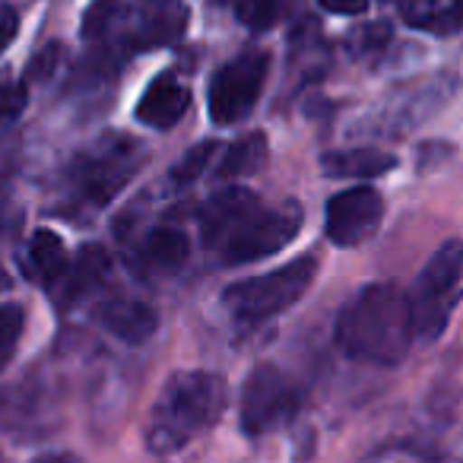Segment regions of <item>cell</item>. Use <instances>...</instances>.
I'll list each match as a JSON object with an SVG mask.
<instances>
[{"mask_svg": "<svg viewBox=\"0 0 463 463\" xmlns=\"http://www.w3.org/2000/svg\"><path fill=\"white\" fill-rule=\"evenodd\" d=\"M387 42H391V26L387 23H365L346 39V52L353 58H372V54L384 52Z\"/></svg>", "mask_w": 463, "mask_h": 463, "instance_id": "7402d4cb", "label": "cell"}, {"mask_svg": "<svg viewBox=\"0 0 463 463\" xmlns=\"http://www.w3.org/2000/svg\"><path fill=\"white\" fill-rule=\"evenodd\" d=\"M321 168L327 178H378L397 168V156L372 146L327 149L321 156Z\"/></svg>", "mask_w": 463, "mask_h": 463, "instance_id": "7c38bea8", "label": "cell"}, {"mask_svg": "<svg viewBox=\"0 0 463 463\" xmlns=\"http://www.w3.org/2000/svg\"><path fill=\"white\" fill-rule=\"evenodd\" d=\"M267 162V137L264 134H245L239 137V140L232 143L229 149L222 153V159H219L216 165V178L219 181H235V178H248V175H254L260 165Z\"/></svg>", "mask_w": 463, "mask_h": 463, "instance_id": "ac0fdd59", "label": "cell"}, {"mask_svg": "<svg viewBox=\"0 0 463 463\" xmlns=\"http://www.w3.org/2000/svg\"><path fill=\"white\" fill-rule=\"evenodd\" d=\"M302 397H305L302 387L283 368L264 362L241 384V400H239L241 431L248 438H260L283 429L302 410Z\"/></svg>", "mask_w": 463, "mask_h": 463, "instance_id": "8992f818", "label": "cell"}, {"mask_svg": "<svg viewBox=\"0 0 463 463\" xmlns=\"http://www.w3.org/2000/svg\"><path fill=\"white\" fill-rule=\"evenodd\" d=\"M292 10V0H239L235 4V16L245 29L251 33H267L277 23L286 20V14Z\"/></svg>", "mask_w": 463, "mask_h": 463, "instance_id": "d6986e66", "label": "cell"}, {"mask_svg": "<svg viewBox=\"0 0 463 463\" xmlns=\"http://www.w3.org/2000/svg\"><path fill=\"white\" fill-rule=\"evenodd\" d=\"M187 258H191V241L175 225H156L140 245L143 267L153 273H162V277L178 273L187 264Z\"/></svg>", "mask_w": 463, "mask_h": 463, "instance_id": "5bb4252c", "label": "cell"}, {"mask_svg": "<svg viewBox=\"0 0 463 463\" xmlns=\"http://www.w3.org/2000/svg\"><path fill=\"white\" fill-rule=\"evenodd\" d=\"M400 16L419 33L454 35L463 29V0H403Z\"/></svg>", "mask_w": 463, "mask_h": 463, "instance_id": "9a60e30c", "label": "cell"}, {"mask_svg": "<svg viewBox=\"0 0 463 463\" xmlns=\"http://www.w3.org/2000/svg\"><path fill=\"white\" fill-rule=\"evenodd\" d=\"M26 109V86L14 83L0 90V118H16Z\"/></svg>", "mask_w": 463, "mask_h": 463, "instance_id": "603a6c76", "label": "cell"}, {"mask_svg": "<svg viewBox=\"0 0 463 463\" xmlns=\"http://www.w3.org/2000/svg\"><path fill=\"white\" fill-rule=\"evenodd\" d=\"M315 273L317 260L305 254V258L289 260V264L277 267L270 273L225 286L222 308L235 327H258V324L289 311L308 292V286L315 283Z\"/></svg>", "mask_w": 463, "mask_h": 463, "instance_id": "277c9868", "label": "cell"}, {"mask_svg": "<svg viewBox=\"0 0 463 463\" xmlns=\"http://www.w3.org/2000/svg\"><path fill=\"white\" fill-rule=\"evenodd\" d=\"M33 463H83V460H80V457H73V454H67V450H52V454L35 457Z\"/></svg>", "mask_w": 463, "mask_h": 463, "instance_id": "4316f807", "label": "cell"}, {"mask_svg": "<svg viewBox=\"0 0 463 463\" xmlns=\"http://www.w3.org/2000/svg\"><path fill=\"white\" fill-rule=\"evenodd\" d=\"M61 61V45H45L39 52V58L33 61V67H29V80H45L54 73V67H58Z\"/></svg>", "mask_w": 463, "mask_h": 463, "instance_id": "cb8c5ba5", "label": "cell"}, {"mask_svg": "<svg viewBox=\"0 0 463 463\" xmlns=\"http://www.w3.org/2000/svg\"><path fill=\"white\" fill-rule=\"evenodd\" d=\"M302 229V206H264V200L248 187L232 184L213 194L200 210L203 245L225 267H241L264 260L286 248Z\"/></svg>", "mask_w": 463, "mask_h": 463, "instance_id": "6da1fadb", "label": "cell"}, {"mask_svg": "<svg viewBox=\"0 0 463 463\" xmlns=\"http://www.w3.org/2000/svg\"><path fill=\"white\" fill-rule=\"evenodd\" d=\"M23 327H26V311L20 305H0V372L14 359Z\"/></svg>", "mask_w": 463, "mask_h": 463, "instance_id": "ffe728a7", "label": "cell"}, {"mask_svg": "<svg viewBox=\"0 0 463 463\" xmlns=\"http://www.w3.org/2000/svg\"><path fill=\"white\" fill-rule=\"evenodd\" d=\"M187 26V10L181 7V0H149V14L143 16L140 33H137V45L156 48L178 42Z\"/></svg>", "mask_w": 463, "mask_h": 463, "instance_id": "2e32d148", "label": "cell"}, {"mask_svg": "<svg viewBox=\"0 0 463 463\" xmlns=\"http://www.w3.org/2000/svg\"><path fill=\"white\" fill-rule=\"evenodd\" d=\"M384 219V200L374 187H346L327 200V216H324V232L327 239L340 248L365 245L378 232Z\"/></svg>", "mask_w": 463, "mask_h": 463, "instance_id": "9c48e42d", "label": "cell"}, {"mask_svg": "<svg viewBox=\"0 0 463 463\" xmlns=\"http://www.w3.org/2000/svg\"><path fill=\"white\" fill-rule=\"evenodd\" d=\"M20 33V16H16L14 7H0V54L7 52L10 42Z\"/></svg>", "mask_w": 463, "mask_h": 463, "instance_id": "d4e9b609", "label": "cell"}, {"mask_svg": "<svg viewBox=\"0 0 463 463\" xmlns=\"http://www.w3.org/2000/svg\"><path fill=\"white\" fill-rule=\"evenodd\" d=\"M321 7L327 14H340V16H359L368 10V0H321Z\"/></svg>", "mask_w": 463, "mask_h": 463, "instance_id": "484cf974", "label": "cell"}, {"mask_svg": "<svg viewBox=\"0 0 463 463\" xmlns=\"http://www.w3.org/2000/svg\"><path fill=\"white\" fill-rule=\"evenodd\" d=\"M26 270L33 273V279L45 286H54L64 279L67 273V248L61 241V235L48 229H39L29 239V248H26Z\"/></svg>", "mask_w": 463, "mask_h": 463, "instance_id": "e0dca14e", "label": "cell"}, {"mask_svg": "<svg viewBox=\"0 0 463 463\" xmlns=\"http://www.w3.org/2000/svg\"><path fill=\"white\" fill-rule=\"evenodd\" d=\"M143 165V146L130 137H105L73 168L77 194L92 206H105Z\"/></svg>", "mask_w": 463, "mask_h": 463, "instance_id": "ba28073f", "label": "cell"}, {"mask_svg": "<svg viewBox=\"0 0 463 463\" xmlns=\"http://www.w3.org/2000/svg\"><path fill=\"white\" fill-rule=\"evenodd\" d=\"M267 71H270V54L258 52V48L219 67L210 80V90H206V111H210L213 124L232 128V124L245 121L258 109Z\"/></svg>", "mask_w": 463, "mask_h": 463, "instance_id": "52a82bcc", "label": "cell"}, {"mask_svg": "<svg viewBox=\"0 0 463 463\" xmlns=\"http://www.w3.org/2000/svg\"><path fill=\"white\" fill-rule=\"evenodd\" d=\"M334 340L346 359L362 365H400L416 343L406 292L391 283L359 289L336 317Z\"/></svg>", "mask_w": 463, "mask_h": 463, "instance_id": "7a4b0ae2", "label": "cell"}, {"mask_svg": "<svg viewBox=\"0 0 463 463\" xmlns=\"http://www.w3.org/2000/svg\"><path fill=\"white\" fill-rule=\"evenodd\" d=\"M187 109H191V90L175 73H159L143 90V99L137 105V121L156 130H168L184 118Z\"/></svg>", "mask_w": 463, "mask_h": 463, "instance_id": "30bf717a", "label": "cell"}, {"mask_svg": "<svg viewBox=\"0 0 463 463\" xmlns=\"http://www.w3.org/2000/svg\"><path fill=\"white\" fill-rule=\"evenodd\" d=\"M109 273H111L109 251L99 245H86L83 251L77 254L73 267H67L64 279H61V292H58L61 305H73L83 296H90V292H96L99 286L109 279Z\"/></svg>", "mask_w": 463, "mask_h": 463, "instance_id": "4fadbf2b", "label": "cell"}, {"mask_svg": "<svg viewBox=\"0 0 463 463\" xmlns=\"http://www.w3.org/2000/svg\"><path fill=\"white\" fill-rule=\"evenodd\" d=\"M229 384L222 374L191 368L175 372L162 384L146 422V448L159 457L178 454L222 419Z\"/></svg>", "mask_w": 463, "mask_h": 463, "instance_id": "3957f363", "label": "cell"}, {"mask_svg": "<svg viewBox=\"0 0 463 463\" xmlns=\"http://www.w3.org/2000/svg\"><path fill=\"white\" fill-rule=\"evenodd\" d=\"M99 321L109 330L111 336H118L128 346H140L159 327V315L156 308H149L146 302H137V298H109V302L99 308Z\"/></svg>", "mask_w": 463, "mask_h": 463, "instance_id": "8fae6325", "label": "cell"}, {"mask_svg": "<svg viewBox=\"0 0 463 463\" xmlns=\"http://www.w3.org/2000/svg\"><path fill=\"white\" fill-rule=\"evenodd\" d=\"M216 143H200V146L187 149V156L172 168V187H191L200 175H206L213 156H216Z\"/></svg>", "mask_w": 463, "mask_h": 463, "instance_id": "44dd1931", "label": "cell"}, {"mask_svg": "<svg viewBox=\"0 0 463 463\" xmlns=\"http://www.w3.org/2000/svg\"><path fill=\"white\" fill-rule=\"evenodd\" d=\"M406 298H410L416 340L435 343L448 330L457 305L463 302V239L444 241L431 254Z\"/></svg>", "mask_w": 463, "mask_h": 463, "instance_id": "5b68a950", "label": "cell"}]
</instances>
